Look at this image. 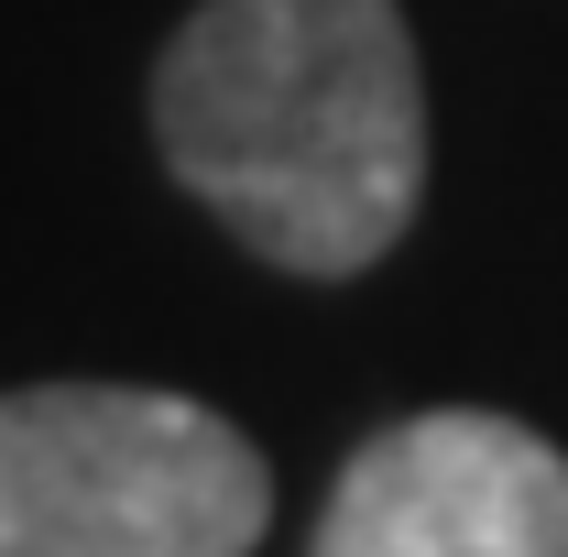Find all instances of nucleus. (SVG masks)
I'll return each instance as SVG.
<instances>
[{
    "label": "nucleus",
    "mask_w": 568,
    "mask_h": 557,
    "mask_svg": "<svg viewBox=\"0 0 568 557\" xmlns=\"http://www.w3.org/2000/svg\"><path fill=\"white\" fill-rule=\"evenodd\" d=\"M153 142L284 274H361L426 198V77L394 0H197L153 67Z\"/></svg>",
    "instance_id": "1"
},
{
    "label": "nucleus",
    "mask_w": 568,
    "mask_h": 557,
    "mask_svg": "<svg viewBox=\"0 0 568 557\" xmlns=\"http://www.w3.org/2000/svg\"><path fill=\"white\" fill-rule=\"evenodd\" d=\"M328 557H568V459L514 416H405L361 448L328 514Z\"/></svg>",
    "instance_id": "3"
},
{
    "label": "nucleus",
    "mask_w": 568,
    "mask_h": 557,
    "mask_svg": "<svg viewBox=\"0 0 568 557\" xmlns=\"http://www.w3.org/2000/svg\"><path fill=\"white\" fill-rule=\"evenodd\" d=\"M274 470L230 416L142 383L0 394V557H241Z\"/></svg>",
    "instance_id": "2"
}]
</instances>
